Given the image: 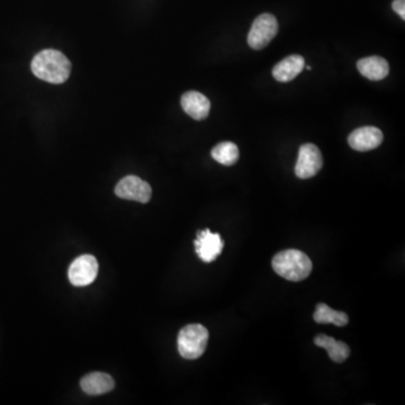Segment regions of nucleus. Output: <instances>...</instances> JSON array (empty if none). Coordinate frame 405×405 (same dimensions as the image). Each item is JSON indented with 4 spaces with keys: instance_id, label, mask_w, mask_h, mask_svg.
I'll return each instance as SVG.
<instances>
[{
    "instance_id": "nucleus-1",
    "label": "nucleus",
    "mask_w": 405,
    "mask_h": 405,
    "mask_svg": "<svg viewBox=\"0 0 405 405\" xmlns=\"http://www.w3.org/2000/svg\"><path fill=\"white\" fill-rule=\"evenodd\" d=\"M31 68L39 79L56 85L66 83L71 72V63L67 56L52 48L41 51L36 54Z\"/></svg>"
},
{
    "instance_id": "nucleus-2",
    "label": "nucleus",
    "mask_w": 405,
    "mask_h": 405,
    "mask_svg": "<svg viewBox=\"0 0 405 405\" xmlns=\"http://www.w3.org/2000/svg\"><path fill=\"white\" fill-rule=\"evenodd\" d=\"M272 270L289 282H302L312 272L311 259L296 249L280 251L272 259Z\"/></svg>"
},
{
    "instance_id": "nucleus-3",
    "label": "nucleus",
    "mask_w": 405,
    "mask_h": 405,
    "mask_svg": "<svg viewBox=\"0 0 405 405\" xmlns=\"http://www.w3.org/2000/svg\"><path fill=\"white\" fill-rule=\"evenodd\" d=\"M208 342V331L202 324H190L178 334L179 354L185 359H198L205 352Z\"/></svg>"
},
{
    "instance_id": "nucleus-4",
    "label": "nucleus",
    "mask_w": 405,
    "mask_h": 405,
    "mask_svg": "<svg viewBox=\"0 0 405 405\" xmlns=\"http://www.w3.org/2000/svg\"><path fill=\"white\" fill-rule=\"evenodd\" d=\"M278 21L272 14H262L257 17L248 34L249 46L253 50H262L277 35Z\"/></svg>"
},
{
    "instance_id": "nucleus-5",
    "label": "nucleus",
    "mask_w": 405,
    "mask_h": 405,
    "mask_svg": "<svg viewBox=\"0 0 405 405\" xmlns=\"http://www.w3.org/2000/svg\"><path fill=\"white\" fill-rule=\"evenodd\" d=\"M323 167V158L319 148L312 143H305L299 148L295 173L299 179L312 178Z\"/></svg>"
},
{
    "instance_id": "nucleus-6",
    "label": "nucleus",
    "mask_w": 405,
    "mask_h": 405,
    "mask_svg": "<svg viewBox=\"0 0 405 405\" xmlns=\"http://www.w3.org/2000/svg\"><path fill=\"white\" fill-rule=\"evenodd\" d=\"M98 262L91 255L78 257L70 266L68 276L73 286H87L96 280L98 274Z\"/></svg>"
},
{
    "instance_id": "nucleus-7",
    "label": "nucleus",
    "mask_w": 405,
    "mask_h": 405,
    "mask_svg": "<svg viewBox=\"0 0 405 405\" xmlns=\"http://www.w3.org/2000/svg\"><path fill=\"white\" fill-rule=\"evenodd\" d=\"M115 194L123 200L145 202L151 200V186L136 176H126L115 187Z\"/></svg>"
},
{
    "instance_id": "nucleus-8",
    "label": "nucleus",
    "mask_w": 405,
    "mask_h": 405,
    "mask_svg": "<svg viewBox=\"0 0 405 405\" xmlns=\"http://www.w3.org/2000/svg\"><path fill=\"white\" fill-rule=\"evenodd\" d=\"M195 250L202 262H213L223 251L224 241L221 235L212 233L210 230H202L198 233V239L195 240Z\"/></svg>"
},
{
    "instance_id": "nucleus-9",
    "label": "nucleus",
    "mask_w": 405,
    "mask_h": 405,
    "mask_svg": "<svg viewBox=\"0 0 405 405\" xmlns=\"http://www.w3.org/2000/svg\"><path fill=\"white\" fill-rule=\"evenodd\" d=\"M384 140V135L379 128L375 126H364L354 130L349 138L348 143L356 151L366 152L379 148Z\"/></svg>"
},
{
    "instance_id": "nucleus-10",
    "label": "nucleus",
    "mask_w": 405,
    "mask_h": 405,
    "mask_svg": "<svg viewBox=\"0 0 405 405\" xmlns=\"http://www.w3.org/2000/svg\"><path fill=\"white\" fill-rule=\"evenodd\" d=\"M180 103L185 113L196 121L205 120L211 111V101L198 91H187L183 95Z\"/></svg>"
},
{
    "instance_id": "nucleus-11",
    "label": "nucleus",
    "mask_w": 405,
    "mask_h": 405,
    "mask_svg": "<svg viewBox=\"0 0 405 405\" xmlns=\"http://www.w3.org/2000/svg\"><path fill=\"white\" fill-rule=\"evenodd\" d=\"M305 61L299 54L287 56L278 62L272 69V77L280 83H288L295 79L304 69Z\"/></svg>"
},
{
    "instance_id": "nucleus-12",
    "label": "nucleus",
    "mask_w": 405,
    "mask_h": 405,
    "mask_svg": "<svg viewBox=\"0 0 405 405\" xmlns=\"http://www.w3.org/2000/svg\"><path fill=\"white\" fill-rule=\"evenodd\" d=\"M357 68L364 77L371 81H383L389 76V62L381 56H373L360 59Z\"/></svg>"
},
{
    "instance_id": "nucleus-13",
    "label": "nucleus",
    "mask_w": 405,
    "mask_h": 405,
    "mask_svg": "<svg viewBox=\"0 0 405 405\" xmlns=\"http://www.w3.org/2000/svg\"><path fill=\"white\" fill-rule=\"evenodd\" d=\"M81 389L88 395H101L114 389V379L108 374L91 373L81 379Z\"/></svg>"
},
{
    "instance_id": "nucleus-14",
    "label": "nucleus",
    "mask_w": 405,
    "mask_h": 405,
    "mask_svg": "<svg viewBox=\"0 0 405 405\" xmlns=\"http://www.w3.org/2000/svg\"><path fill=\"white\" fill-rule=\"evenodd\" d=\"M314 344L320 348L327 350L329 357L334 363L342 364L348 359L350 354V348L348 344L342 342H337L332 337L325 334H317L314 338Z\"/></svg>"
},
{
    "instance_id": "nucleus-15",
    "label": "nucleus",
    "mask_w": 405,
    "mask_h": 405,
    "mask_svg": "<svg viewBox=\"0 0 405 405\" xmlns=\"http://www.w3.org/2000/svg\"><path fill=\"white\" fill-rule=\"evenodd\" d=\"M313 319L315 322L320 323V324L332 323L337 327H346L349 323V317L346 313L331 309L324 303L317 304Z\"/></svg>"
},
{
    "instance_id": "nucleus-16",
    "label": "nucleus",
    "mask_w": 405,
    "mask_h": 405,
    "mask_svg": "<svg viewBox=\"0 0 405 405\" xmlns=\"http://www.w3.org/2000/svg\"><path fill=\"white\" fill-rule=\"evenodd\" d=\"M211 155L214 160L217 161L221 165L230 167V165H235L237 163L240 152H239L237 144L233 143V142H221L216 147H214Z\"/></svg>"
},
{
    "instance_id": "nucleus-17",
    "label": "nucleus",
    "mask_w": 405,
    "mask_h": 405,
    "mask_svg": "<svg viewBox=\"0 0 405 405\" xmlns=\"http://www.w3.org/2000/svg\"><path fill=\"white\" fill-rule=\"evenodd\" d=\"M392 7L401 19H405V0H394Z\"/></svg>"
}]
</instances>
